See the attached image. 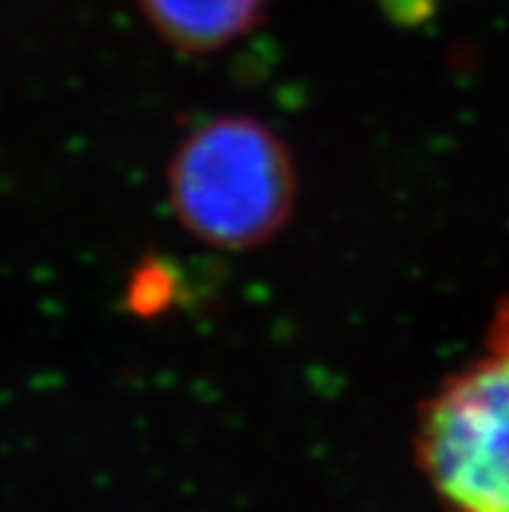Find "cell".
Returning <instances> with one entry per match:
<instances>
[{"mask_svg": "<svg viewBox=\"0 0 509 512\" xmlns=\"http://www.w3.org/2000/svg\"><path fill=\"white\" fill-rule=\"evenodd\" d=\"M167 193L190 237L219 250H252L286 227L297 172L276 130L255 117L221 115L174 149Z\"/></svg>", "mask_w": 509, "mask_h": 512, "instance_id": "6da1fadb", "label": "cell"}, {"mask_svg": "<svg viewBox=\"0 0 509 512\" xmlns=\"http://www.w3.org/2000/svg\"><path fill=\"white\" fill-rule=\"evenodd\" d=\"M416 458L447 512H509V299L481 354L424 403Z\"/></svg>", "mask_w": 509, "mask_h": 512, "instance_id": "7a4b0ae2", "label": "cell"}, {"mask_svg": "<svg viewBox=\"0 0 509 512\" xmlns=\"http://www.w3.org/2000/svg\"><path fill=\"white\" fill-rule=\"evenodd\" d=\"M138 8L156 37L190 55L224 50L263 19V0H138Z\"/></svg>", "mask_w": 509, "mask_h": 512, "instance_id": "3957f363", "label": "cell"}]
</instances>
